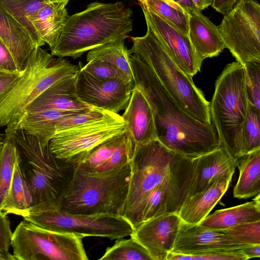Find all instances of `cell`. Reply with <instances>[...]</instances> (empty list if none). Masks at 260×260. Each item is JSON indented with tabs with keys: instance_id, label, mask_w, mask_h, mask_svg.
<instances>
[{
	"instance_id": "cell-1",
	"label": "cell",
	"mask_w": 260,
	"mask_h": 260,
	"mask_svg": "<svg viewBox=\"0 0 260 260\" xmlns=\"http://www.w3.org/2000/svg\"><path fill=\"white\" fill-rule=\"evenodd\" d=\"M130 60L135 87L151 107L160 143L176 153L193 158L221 146L213 123H202L181 108L136 55L130 54Z\"/></svg>"
},
{
	"instance_id": "cell-2",
	"label": "cell",
	"mask_w": 260,
	"mask_h": 260,
	"mask_svg": "<svg viewBox=\"0 0 260 260\" xmlns=\"http://www.w3.org/2000/svg\"><path fill=\"white\" fill-rule=\"evenodd\" d=\"M195 164L196 157L176 153L157 139L135 148L121 216L134 228L140 205L147 196L163 183L190 184Z\"/></svg>"
},
{
	"instance_id": "cell-3",
	"label": "cell",
	"mask_w": 260,
	"mask_h": 260,
	"mask_svg": "<svg viewBox=\"0 0 260 260\" xmlns=\"http://www.w3.org/2000/svg\"><path fill=\"white\" fill-rule=\"evenodd\" d=\"M132 11L122 2L91 3L83 11L69 16L51 54L76 59L86 52L133 29Z\"/></svg>"
},
{
	"instance_id": "cell-4",
	"label": "cell",
	"mask_w": 260,
	"mask_h": 260,
	"mask_svg": "<svg viewBox=\"0 0 260 260\" xmlns=\"http://www.w3.org/2000/svg\"><path fill=\"white\" fill-rule=\"evenodd\" d=\"M14 136L17 162L32 198L31 211L54 209L72 179L75 165L57 158L49 144H41L21 129Z\"/></svg>"
},
{
	"instance_id": "cell-5",
	"label": "cell",
	"mask_w": 260,
	"mask_h": 260,
	"mask_svg": "<svg viewBox=\"0 0 260 260\" xmlns=\"http://www.w3.org/2000/svg\"><path fill=\"white\" fill-rule=\"evenodd\" d=\"M81 61L74 64L54 58L41 47L31 51L21 75L12 87L0 95V127L13 133L28 106L57 81L77 73Z\"/></svg>"
},
{
	"instance_id": "cell-6",
	"label": "cell",
	"mask_w": 260,
	"mask_h": 260,
	"mask_svg": "<svg viewBox=\"0 0 260 260\" xmlns=\"http://www.w3.org/2000/svg\"><path fill=\"white\" fill-rule=\"evenodd\" d=\"M147 27L145 36L131 38L133 45L128 50V53L136 55L148 67L186 112L202 123H212L210 103L196 87L192 77L176 66L153 30Z\"/></svg>"
},
{
	"instance_id": "cell-7",
	"label": "cell",
	"mask_w": 260,
	"mask_h": 260,
	"mask_svg": "<svg viewBox=\"0 0 260 260\" xmlns=\"http://www.w3.org/2000/svg\"><path fill=\"white\" fill-rule=\"evenodd\" d=\"M129 164L116 172L91 174L75 165L71 181L54 209L74 214H122L130 177Z\"/></svg>"
},
{
	"instance_id": "cell-8",
	"label": "cell",
	"mask_w": 260,
	"mask_h": 260,
	"mask_svg": "<svg viewBox=\"0 0 260 260\" xmlns=\"http://www.w3.org/2000/svg\"><path fill=\"white\" fill-rule=\"evenodd\" d=\"M244 78V69L240 63L226 65L216 81L210 103L211 121L221 146L236 158L244 154L242 128L248 105Z\"/></svg>"
},
{
	"instance_id": "cell-9",
	"label": "cell",
	"mask_w": 260,
	"mask_h": 260,
	"mask_svg": "<svg viewBox=\"0 0 260 260\" xmlns=\"http://www.w3.org/2000/svg\"><path fill=\"white\" fill-rule=\"evenodd\" d=\"M83 237L43 229L25 219L13 233L11 245L15 260H87Z\"/></svg>"
},
{
	"instance_id": "cell-10",
	"label": "cell",
	"mask_w": 260,
	"mask_h": 260,
	"mask_svg": "<svg viewBox=\"0 0 260 260\" xmlns=\"http://www.w3.org/2000/svg\"><path fill=\"white\" fill-rule=\"evenodd\" d=\"M23 219L45 229L73 233L83 238L117 239L131 236L134 230L121 215L74 214L57 209L32 211Z\"/></svg>"
},
{
	"instance_id": "cell-11",
	"label": "cell",
	"mask_w": 260,
	"mask_h": 260,
	"mask_svg": "<svg viewBox=\"0 0 260 260\" xmlns=\"http://www.w3.org/2000/svg\"><path fill=\"white\" fill-rule=\"evenodd\" d=\"M125 132L121 115L107 111L99 119L56 132L49 146L57 158L77 165L98 145Z\"/></svg>"
},
{
	"instance_id": "cell-12",
	"label": "cell",
	"mask_w": 260,
	"mask_h": 260,
	"mask_svg": "<svg viewBox=\"0 0 260 260\" xmlns=\"http://www.w3.org/2000/svg\"><path fill=\"white\" fill-rule=\"evenodd\" d=\"M225 48L241 64L260 62V5L240 0L218 26Z\"/></svg>"
},
{
	"instance_id": "cell-13",
	"label": "cell",
	"mask_w": 260,
	"mask_h": 260,
	"mask_svg": "<svg viewBox=\"0 0 260 260\" xmlns=\"http://www.w3.org/2000/svg\"><path fill=\"white\" fill-rule=\"evenodd\" d=\"M81 66L76 82L79 100L91 107L115 113L124 110L132 92L128 85L119 79L94 78L82 70Z\"/></svg>"
},
{
	"instance_id": "cell-14",
	"label": "cell",
	"mask_w": 260,
	"mask_h": 260,
	"mask_svg": "<svg viewBox=\"0 0 260 260\" xmlns=\"http://www.w3.org/2000/svg\"><path fill=\"white\" fill-rule=\"evenodd\" d=\"M146 24L156 34L176 66L191 77L200 71L199 58L187 34L172 25L140 3Z\"/></svg>"
},
{
	"instance_id": "cell-15",
	"label": "cell",
	"mask_w": 260,
	"mask_h": 260,
	"mask_svg": "<svg viewBox=\"0 0 260 260\" xmlns=\"http://www.w3.org/2000/svg\"><path fill=\"white\" fill-rule=\"evenodd\" d=\"M182 221L176 213H165L142 222L130 237L140 242L153 260H166L174 248Z\"/></svg>"
},
{
	"instance_id": "cell-16",
	"label": "cell",
	"mask_w": 260,
	"mask_h": 260,
	"mask_svg": "<svg viewBox=\"0 0 260 260\" xmlns=\"http://www.w3.org/2000/svg\"><path fill=\"white\" fill-rule=\"evenodd\" d=\"M134 151V144L125 132L103 142L75 165L88 174H111L130 164Z\"/></svg>"
},
{
	"instance_id": "cell-17",
	"label": "cell",
	"mask_w": 260,
	"mask_h": 260,
	"mask_svg": "<svg viewBox=\"0 0 260 260\" xmlns=\"http://www.w3.org/2000/svg\"><path fill=\"white\" fill-rule=\"evenodd\" d=\"M243 245L220 230L182 221L171 251L188 253L219 248H241Z\"/></svg>"
},
{
	"instance_id": "cell-18",
	"label": "cell",
	"mask_w": 260,
	"mask_h": 260,
	"mask_svg": "<svg viewBox=\"0 0 260 260\" xmlns=\"http://www.w3.org/2000/svg\"><path fill=\"white\" fill-rule=\"evenodd\" d=\"M121 116L125 123L126 133L132 140L135 148L157 139L151 107L143 94L136 87L133 90Z\"/></svg>"
},
{
	"instance_id": "cell-19",
	"label": "cell",
	"mask_w": 260,
	"mask_h": 260,
	"mask_svg": "<svg viewBox=\"0 0 260 260\" xmlns=\"http://www.w3.org/2000/svg\"><path fill=\"white\" fill-rule=\"evenodd\" d=\"M238 160L223 147L196 157L195 168L188 197L202 190L221 177H233Z\"/></svg>"
},
{
	"instance_id": "cell-20",
	"label": "cell",
	"mask_w": 260,
	"mask_h": 260,
	"mask_svg": "<svg viewBox=\"0 0 260 260\" xmlns=\"http://www.w3.org/2000/svg\"><path fill=\"white\" fill-rule=\"evenodd\" d=\"M76 79L77 73L57 81L30 103L25 112L45 110L78 112L89 111L93 107L80 101L76 95Z\"/></svg>"
},
{
	"instance_id": "cell-21",
	"label": "cell",
	"mask_w": 260,
	"mask_h": 260,
	"mask_svg": "<svg viewBox=\"0 0 260 260\" xmlns=\"http://www.w3.org/2000/svg\"><path fill=\"white\" fill-rule=\"evenodd\" d=\"M188 16V35L200 60L218 56L225 48L218 26L197 9Z\"/></svg>"
},
{
	"instance_id": "cell-22",
	"label": "cell",
	"mask_w": 260,
	"mask_h": 260,
	"mask_svg": "<svg viewBox=\"0 0 260 260\" xmlns=\"http://www.w3.org/2000/svg\"><path fill=\"white\" fill-rule=\"evenodd\" d=\"M232 179L227 177L217 178L202 190L187 197L178 212L182 220L200 223L223 196Z\"/></svg>"
},
{
	"instance_id": "cell-23",
	"label": "cell",
	"mask_w": 260,
	"mask_h": 260,
	"mask_svg": "<svg viewBox=\"0 0 260 260\" xmlns=\"http://www.w3.org/2000/svg\"><path fill=\"white\" fill-rule=\"evenodd\" d=\"M0 40L12 54L20 72L36 47L28 33L0 7Z\"/></svg>"
},
{
	"instance_id": "cell-24",
	"label": "cell",
	"mask_w": 260,
	"mask_h": 260,
	"mask_svg": "<svg viewBox=\"0 0 260 260\" xmlns=\"http://www.w3.org/2000/svg\"><path fill=\"white\" fill-rule=\"evenodd\" d=\"M68 1L50 2L44 6L32 19V24L41 39L50 50L57 44L69 17Z\"/></svg>"
},
{
	"instance_id": "cell-25",
	"label": "cell",
	"mask_w": 260,
	"mask_h": 260,
	"mask_svg": "<svg viewBox=\"0 0 260 260\" xmlns=\"http://www.w3.org/2000/svg\"><path fill=\"white\" fill-rule=\"evenodd\" d=\"M80 113L82 112L56 110L25 112L16 129H21L35 137L41 144L47 145L55 136L56 126L62 119Z\"/></svg>"
},
{
	"instance_id": "cell-26",
	"label": "cell",
	"mask_w": 260,
	"mask_h": 260,
	"mask_svg": "<svg viewBox=\"0 0 260 260\" xmlns=\"http://www.w3.org/2000/svg\"><path fill=\"white\" fill-rule=\"evenodd\" d=\"M259 194L251 202L218 210L208 215L199 223L216 230H224L235 225L260 220Z\"/></svg>"
},
{
	"instance_id": "cell-27",
	"label": "cell",
	"mask_w": 260,
	"mask_h": 260,
	"mask_svg": "<svg viewBox=\"0 0 260 260\" xmlns=\"http://www.w3.org/2000/svg\"><path fill=\"white\" fill-rule=\"evenodd\" d=\"M239 175L233 189L238 199L255 197L260 192V148L237 158Z\"/></svg>"
},
{
	"instance_id": "cell-28",
	"label": "cell",
	"mask_w": 260,
	"mask_h": 260,
	"mask_svg": "<svg viewBox=\"0 0 260 260\" xmlns=\"http://www.w3.org/2000/svg\"><path fill=\"white\" fill-rule=\"evenodd\" d=\"M49 0H0V7L28 33L37 47L45 43L41 39L32 20L38 11Z\"/></svg>"
},
{
	"instance_id": "cell-29",
	"label": "cell",
	"mask_w": 260,
	"mask_h": 260,
	"mask_svg": "<svg viewBox=\"0 0 260 260\" xmlns=\"http://www.w3.org/2000/svg\"><path fill=\"white\" fill-rule=\"evenodd\" d=\"M128 36L120 37L89 51L86 61L99 59L114 64L121 70L135 85L130 55L124 45Z\"/></svg>"
},
{
	"instance_id": "cell-30",
	"label": "cell",
	"mask_w": 260,
	"mask_h": 260,
	"mask_svg": "<svg viewBox=\"0 0 260 260\" xmlns=\"http://www.w3.org/2000/svg\"><path fill=\"white\" fill-rule=\"evenodd\" d=\"M32 209V198L28 185L19 168L17 159L13 177L4 203L3 211L23 218Z\"/></svg>"
},
{
	"instance_id": "cell-31",
	"label": "cell",
	"mask_w": 260,
	"mask_h": 260,
	"mask_svg": "<svg viewBox=\"0 0 260 260\" xmlns=\"http://www.w3.org/2000/svg\"><path fill=\"white\" fill-rule=\"evenodd\" d=\"M18 151L14 133L5 132L4 145L0 152V211L13 177Z\"/></svg>"
},
{
	"instance_id": "cell-32",
	"label": "cell",
	"mask_w": 260,
	"mask_h": 260,
	"mask_svg": "<svg viewBox=\"0 0 260 260\" xmlns=\"http://www.w3.org/2000/svg\"><path fill=\"white\" fill-rule=\"evenodd\" d=\"M99 260H153L147 250L137 240L117 239L108 247Z\"/></svg>"
},
{
	"instance_id": "cell-33",
	"label": "cell",
	"mask_w": 260,
	"mask_h": 260,
	"mask_svg": "<svg viewBox=\"0 0 260 260\" xmlns=\"http://www.w3.org/2000/svg\"><path fill=\"white\" fill-rule=\"evenodd\" d=\"M149 9L188 35V14L180 7L163 0H138Z\"/></svg>"
},
{
	"instance_id": "cell-34",
	"label": "cell",
	"mask_w": 260,
	"mask_h": 260,
	"mask_svg": "<svg viewBox=\"0 0 260 260\" xmlns=\"http://www.w3.org/2000/svg\"><path fill=\"white\" fill-rule=\"evenodd\" d=\"M246 260L241 248H219L182 253L170 251L166 260Z\"/></svg>"
},
{
	"instance_id": "cell-35",
	"label": "cell",
	"mask_w": 260,
	"mask_h": 260,
	"mask_svg": "<svg viewBox=\"0 0 260 260\" xmlns=\"http://www.w3.org/2000/svg\"><path fill=\"white\" fill-rule=\"evenodd\" d=\"M244 154L260 148V110L248 103L242 128Z\"/></svg>"
},
{
	"instance_id": "cell-36",
	"label": "cell",
	"mask_w": 260,
	"mask_h": 260,
	"mask_svg": "<svg viewBox=\"0 0 260 260\" xmlns=\"http://www.w3.org/2000/svg\"><path fill=\"white\" fill-rule=\"evenodd\" d=\"M81 69L90 76L100 79H119L128 85L132 91L135 85L131 82L125 74L118 68L99 59L91 60L85 65H82Z\"/></svg>"
},
{
	"instance_id": "cell-37",
	"label": "cell",
	"mask_w": 260,
	"mask_h": 260,
	"mask_svg": "<svg viewBox=\"0 0 260 260\" xmlns=\"http://www.w3.org/2000/svg\"><path fill=\"white\" fill-rule=\"evenodd\" d=\"M243 66L245 89L248 103L260 110V62H249Z\"/></svg>"
},
{
	"instance_id": "cell-38",
	"label": "cell",
	"mask_w": 260,
	"mask_h": 260,
	"mask_svg": "<svg viewBox=\"0 0 260 260\" xmlns=\"http://www.w3.org/2000/svg\"><path fill=\"white\" fill-rule=\"evenodd\" d=\"M220 231L243 245L260 244V220L238 224Z\"/></svg>"
},
{
	"instance_id": "cell-39",
	"label": "cell",
	"mask_w": 260,
	"mask_h": 260,
	"mask_svg": "<svg viewBox=\"0 0 260 260\" xmlns=\"http://www.w3.org/2000/svg\"><path fill=\"white\" fill-rule=\"evenodd\" d=\"M107 112V111L92 107L89 111L66 117L57 124L56 133L94 121L102 117Z\"/></svg>"
},
{
	"instance_id": "cell-40",
	"label": "cell",
	"mask_w": 260,
	"mask_h": 260,
	"mask_svg": "<svg viewBox=\"0 0 260 260\" xmlns=\"http://www.w3.org/2000/svg\"><path fill=\"white\" fill-rule=\"evenodd\" d=\"M7 213L0 211V256L3 260H15L9 252L13 233Z\"/></svg>"
},
{
	"instance_id": "cell-41",
	"label": "cell",
	"mask_w": 260,
	"mask_h": 260,
	"mask_svg": "<svg viewBox=\"0 0 260 260\" xmlns=\"http://www.w3.org/2000/svg\"><path fill=\"white\" fill-rule=\"evenodd\" d=\"M0 72L18 73L14 58L5 45L0 40Z\"/></svg>"
},
{
	"instance_id": "cell-42",
	"label": "cell",
	"mask_w": 260,
	"mask_h": 260,
	"mask_svg": "<svg viewBox=\"0 0 260 260\" xmlns=\"http://www.w3.org/2000/svg\"><path fill=\"white\" fill-rule=\"evenodd\" d=\"M18 73L5 72L0 77V95L10 89L21 75Z\"/></svg>"
},
{
	"instance_id": "cell-43",
	"label": "cell",
	"mask_w": 260,
	"mask_h": 260,
	"mask_svg": "<svg viewBox=\"0 0 260 260\" xmlns=\"http://www.w3.org/2000/svg\"><path fill=\"white\" fill-rule=\"evenodd\" d=\"M240 0H212V8L217 12L225 14L230 11Z\"/></svg>"
},
{
	"instance_id": "cell-44",
	"label": "cell",
	"mask_w": 260,
	"mask_h": 260,
	"mask_svg": "<svg viewBox=\"0 0 260 260\" xmlns=\"http://www.w3.org/2000/svg\"><path fill=\"white\" fill-rule=\"evenodd\" d=\"M242 250L247 259L260 256V244H248L242 247Z\"/></svg>"
},
{
	"instance_id": "cell-45",
	"label": "cell",
	"mask_w": 260,
	"mask_h": 260,
	"mask_svg": "<svg viewBox=\"0 0 260 260\" xmlns=\"http://www.w3.org/2000/svg\"><path fill=\"white\" fill-rule=\"evenodd\" d=\"M173 2L188 14L190 11L196 9L192 0H173Z\"/></svg>"
},
{
	"instance_id": "cell-46",
	"label": "cell",
	"mask_w": 260,
	"mask_h": 260,
	"mask_svg": "<svg viewBox=\"0 0 260 260\" xmlns=\"http://www.w3.org/2000/svg\"><path fill=\"white\" fill-rule=\"evenodd\" d=\"M193 4L196 9L202 11L211 6L212 0H192Z\"/></svg>"
},
{
	"instance_id": "cell-47",
	"label": "cell",
	"mask_w": 260,
	"mask_h": 260,
	"mask_svg": "<svg viewBox=\"0 0 260 260\" xmlns=\"http://www.w3.org/2000/svg\"><path fill=\"white\" fill-rule=\"evenodd\" d=\"M4 145V139H2L0 135V152Z\"/></svg>"
},
{
	"instance_id": "cell-48",
	"label": "cell",
	"mask_w": 260,
	"mask_h": 260,
	"mask_svg": "<svg viewBox=\"0 0 260 260\" xmlns=\"http://www.w3.org/2000/svg\"><path fill=\"white\" fill-rule=\"evenodd\" d=\"M163 1H165L172 5H176V6H178L176 4H175L173 2V0H163Z\"/></svg>"
},
{
	"instance_id": "cell-49",
	"label": "cell",
	"mask_w": 260,
	"mask_h": 260,
	"mask_svg": "<svg viewBox=\"0 0 260 260\" xmlns=\"http://www.w3.org/2000/svg\"><path fill=\"white\" fill-rule=\"evenodd\" d=\"M51 2H61V1H69L70 0H49Z\"/></svg>"
},
{
	"instance_id": "cell-50",
	"label": "cell",
	"mask_w": 260,
	"mask_h": 260,
	"mask_svg": "<svg viewBox=\"0 0 260 260\" xmlns=\"http://www.w3.org/2000/svg\"><path fill=\"white\" fill-rule=\"evenodd\" d=\"M5 72H0V77L2 76V75Z\"/></svg>"
},
{
	"instance_id": "cell-51",
	"label": "cell",
	"mask_w": 260,
	"mask_h": 260,
	"mask_svg": "<svg viewBox=\"0 0 260 260\" xmlns=\"http://www.w3.org/2000/svg\"><path fill=\"white\" fill-rule=\"evenodd\" d=\"M0 260H3L2 258L0 256Z\"/></svg>"
}]
</instances>
